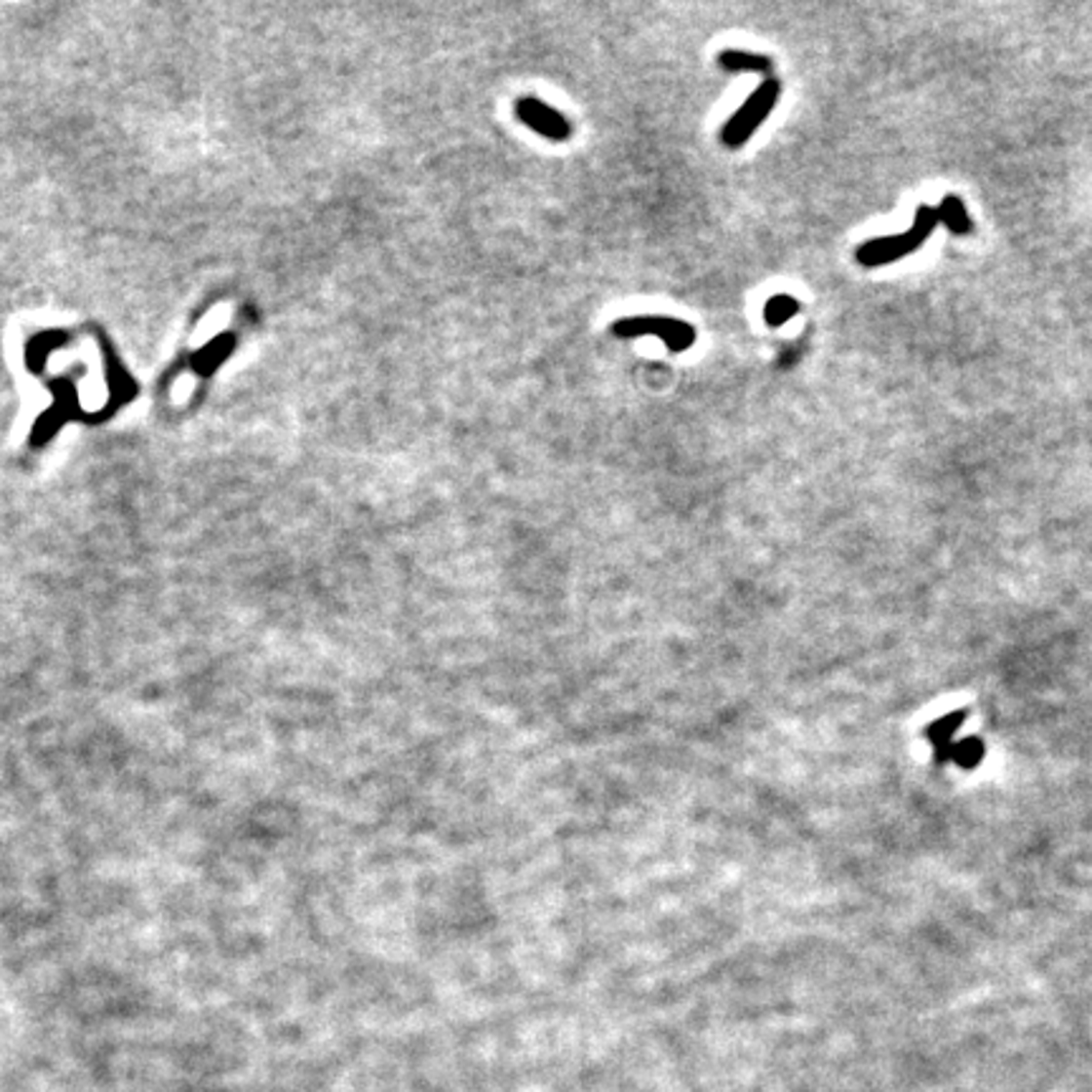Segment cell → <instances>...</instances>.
<instances>
[{
	"label": "cell",
	"mask_w": 1092,
	"mask_h": 1092,
	"mask_svg": "<svg viewBox=\"0 0 1092 1092\" xmlns=\"http://www.w3.org/2000/svg\"><path fill=\"white\" fill-rule=\"evenodd\" d=\"M938 223H941L938 211H933L931 205H920L918 213H916V223L911 225V230L900 233V236L876 238V241L863 243V246L855 251V258L868 268L885 266V263L898 261V258H903V255L918 251L920 243L931 236L933 228H936Z\"/></svg>",
	"instance_id": "1"
},
{
	"label": "cell",
	"mask_w": 1092,
	"mask_h": 1092,
	"mask_svg": "<svg viewBox=\"0 0 1092 1092\" xmlns=\"http://www.w3.org/2000/svg\"><path fill=\"white\" fill-rule=\"evenodd\" d=\"M782 97V81L776 76H766L754 92L749 94V99L741 104V109L728 119L723 130H721V142L726 147L736 149L744 142H749L751 136L757 135L759 127L763 125V119L774 112L776 101Z\"/></svg>",
	"instance_id": "2"
},
{
	"label": "cell",
	"mask_w": 1092,
	"mask_h": 1092,
	"mask_svg": "<svg viewBox=\"0 0 1092 1092\" xmlns=\"http://www.w3.org/2000/svg\"><path fill=\"white\" fill-rule=\"evenodd\" d=\"M612 334L620 339L635 336H660L671 352H688L695 344V327L682 319L671 317H627L612 324Z\"/></svg>",
	"instance_id": "3"
},
{
	"label": "cell",
	"mask_w": 1092,
	"mask_h": 1092,
	"mask_svg": "<svg viewBox=\"0 0 1092 1092\" xmlns=\"http://www.w3.org/2000/svg\"><path fill=\"white\" fill-rule=\"evenodd\" d=\"M514 112L519 117V122H524L528 130H534L536 135H541L549 142H566L571 136V125L566 122L565 114H559L554 106L544 104L536 97L516 99Z\"/></svg>",
	"instance_id": "4"
},
{
	"label": "cell",
	"mask_w": 1092,
	"mask_h": 1092,
	"mask_svg": "<svg viewBox=\"0 0 1092 1092\" xmlns=\"http://www.w3.org/2000/svg\"><path fill=\"white\" fill-rule=\"evenodd\" d=\"M716 61H719L721 71H728V74H733V71H759V74L774 76L771 74L774 63H771L769 57H761V54L728 49V51H721Z\"/></svg>",
	"instance_id": "5"
},
{
	"label": "cell",
	"mask_w": 1092,
	"mask_h": 1092,
	"mask_svg": "<svg viewBox=\"0 0 1092 1092\" xmlns=\"http://www.w3.org/2000/svg\"><path fill=\"white\" fill-rule=\"evenodd\" d=\"M800 301H797L795 296H789V293H776V296H771L769 301H766V306H763V322L769 324V327H782V324H787L789 319H795L797 314H800Z\"/></svg>",
	"instance_id": "6"
},
{
	"label": "cell",
	"mask_w": 1092,
	"mask_h": 1092,
	"mask_svg": "<svg viewBox=\"0 0 1092 1092\" xmlns=\"http://www.w3.org/2000/svg\"><path fill=\"white\" fill-rule=\"evenodd\" d=\"M938 217H941V223L949 225L954 233H966L968 228H971V223H968V215L966 211H963V205L958 198H944V203H941V208H938Z\"/></svg>",
	"instance_id": "7"
},
{
	"label": "cell",
	"mask_w": 1092,
	"mask_h": 1092,
	"mask_svg": "<svg viewBox=\"0 0 1092 1092\" xmlns=\"http://www.w3.org/2000/svg\"><path fill=\"white\" fill-rule=\"evenodd\" d=\"M981 754H984V749H981L979 741H963V744H958L954 751H951V757H954L956 761H961L963 766H974V763L981 759Z\"/></svg>",
	"instance_id": "8"
}]
</instances>
